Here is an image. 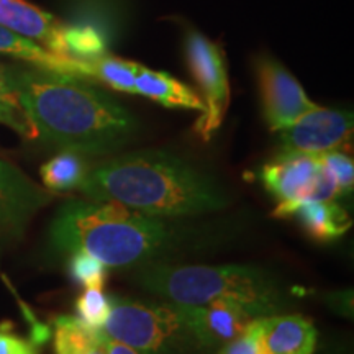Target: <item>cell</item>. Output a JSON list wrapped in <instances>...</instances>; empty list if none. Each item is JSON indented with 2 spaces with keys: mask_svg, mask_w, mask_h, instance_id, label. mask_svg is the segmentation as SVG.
I'll return each mask as SVG.
<instances>
[{
  "mask_svg": "<svg viewBox=\"0 0 354 354\" xmlns=\"http://www.w3.org/2000/svg\"><path fill=\"white\" fill-rule=\"evenodd\" d=\"M10 76L37 138L61 149L104 156L138 133L130 110L87 79L38 68H10Z\"/></svg>",
  "mask_w": 354,
  "mask_h": 354,
  "instance_id": "1",
  "label": "cell"
},
{
  "mask_svg": "<svg viewBox=\"0 0 354 354\" xmlns=\"http://www.w3.org/2000/svg\"><path fill=\"white\" fill-rule=\"evenodd\" d=\"M79 192L113 201L149 216L180 218L221 210L225 190L183 158L159 149L122 154L88 169Z\"/></svg>",
  "mask_w": 354,
  "mask_h": 354,
  "instance_id": "2",
  "label": "cell"
},
{
  "mask_svg": "<svg viewBox=\"0 0 354 354\" xmlns=\"http://www.w3.org/2000/svg\"><path fill=\"white\" fill-rule=\"evenodd\" d=\"M50 240L57 251H84L105 268L123 269L159 263L183 243V236L166 218L113 201L87 198L59 207Z\"/></svg>",
  "mask_w": 354,
  "mask_h": 354,
  "instance_id": "3",
  "label": "cell"
},
{
  "mask_svg": "<svg viewBox=\"0 0 354 354\" xmlns=\"http://www.w3.org/2000/svg\"><path fill=\"white\" fill-rule=\"evenodd\" d=\"M133 279L141 289L167 302L205 305L232 300L254 318L290 308L289 295L277 279L253 266H174L159 261L141 266Z\"/></svg>",
  "mask_w": 354,
  "mask_h": 354,
  "instance_id": "4",
  "label": "cell"
},
{
  "mask_svg": "<svg viewBox=\"0 0 354 354\" xmlns=\"http://www.w3.org/2000/svg\"><path fill=\"white\" fill-rule=\"evenodd\" d=\"M102 331L143 354L205 353L183 307L176 302H145L110 295V313Z\"/></svg>",
  "mask_w": 354,
  "mask_h": 354,
  "instance_id": "5",
  "label": "cell"
},
{
  "mask_svg": "<svg viewBox=\"0 0 354 354\" xmlns=\"http://www.w3.org/2000/svg\"><path fill=\"white\" fill-rule=\"evenodd\" d=\"M184 48L189 71L201 88V99L205 107L196 130L207 141L220 128L230 105L227 64L218 44L194 28L185 33Z\"/></svg>",
  "mask_w": 354,
  "mask_h": 354,
  "instance_id": "6",
  "label": "cell"
},
{
  "mask_svg": "<svg viewBox=\"0 0 354 354\" xmlns=\"http://www.w3.org/2000/svg\"><path fill=\"white\" fill-rule=\"evenodd\" d=\"M353 113L348 110L317 107L282 128L281 153L323 154L339 151L353 136Z\"/></svg>",
  "mask_w": 354,
  "mask_h": 354,
  "instance_id": "7",
  "label": "cell"
},
{
  "mask_svg": "<svg viewBox=\"0 0 354 354\" xmlns=\"http://www.w3.org/2000/svg\"><path fill=\"white\" fill-rule=\"evenodd\" d=\"M256 74H258L264 120L271 131H281L304 113L317 107V104H313L305 94L297 79L272 56H258Z\"/></svg>",
  "mask_w": 354,
  "mask_h": 354,
  "instance_id": "8",
  "label": "cell"
},
{
  "mask_svg": "<svg viewBox=\"0 0 354 354\" xmlns=\"http://www.w3.org/2000/svg\"><path fill=\"white\" fill-rule=\"evenodd\" d=\"M51 201L50 192L0 158V233L20 234L35 214Z\"/></svg>",
  "mask_w": 354,
  "mask_h": 354,
  "instance_id": "9",
  "label": "cell"
},
{
  "mask_svg": "<svg viewBox=\"0 0 354 354\" xmlns=\"http://www.w3.org/2000/svg\"><path fill=\"white\" fill-rule=\"evenodd\" d=\"M320 154L281 153L261 169V180L277 203L313 201Z\"/></svg>",
  "mask_w": 354,
  "mask_h": 354,
  "instance_id": "10",
  "label": "cell"
},
{
  "mask_svg": "<svg viewBox=\"0 0 354 354\" xmlns=\"http://www.w3.org/2000/svg\"><path fill=\"white\" fill-rule=\"evenodd\" d=\"M184 317L192 326L203 351L216 349L248 328L253 315L232 300H214L205 305H185Z\"/></svg>",
  "mask_w": 354,
  "mask_h": 354,
  "instance_id": "11",
  "label": "cell"
},
{
  "mask_svg": "<svg viewBox=\"0 0 354 354\" xmlns=\"http://www.w3.org/2000/svg\"><path fill=\"white\" fill-rule=\"evenodd\" d=\"M259 354H313L318 331L312 320L292 313L258 317L253 320Z\"/></svg>",
  "mask_w": 354,
  "mask_h": 354,
  "instance_id": "12",
  "label": "cell"
},
{
  "mask_svg": "<svg viewBox=\"0 0 354 354\" xmlns=\"http://www.w3.org/2000/svg\"><path fill=\"white\" fill-rule=\"evenodd\" d=\"M0 26L33 39L53 53L68 56L63 41L64 25L26 0H0Z\"/></svg>",
  "mask_w": 354,
  "mask_h": 354,
  "instance_id": "13",
  "label": "cell"
},
{
  "mask_svg": "<svg viewBox=\"0 0 354 354\" xmlns=\"http://www.w3.org/2000/svg\"><path fill=\"white\" fill-rule=\"evenodd\" d=\"M274 216L295 218L312 240L333 241L351 228V218L335 201L277 203Z\"/></svg>",
  "mask_w": 354,
  "mask_h": 354,
  "instance_id": "14",
  "label": "cell"
},
{
  "mask_svg": "<svg viewBox=\"0 0 354 354\" xmlns=\"http://www.w3.org/2000/svg\"><path fill=\"white\" fill-rule=\"evenodd\" d=\"M0 55L25 61L38 69L69 74V76L87 79V81L91 79V68H88L87 61L57 55L33 39L12 32L6 26H0Z\"/></svg>",
  "mask_w": 354,
  "mask_h": 354,
  "instance_id": "15",
  "label": "cell"
},
{
  "mask_svg": "<svg viewBox=\"0 0 354 354\" xmlns=\"http://www.w3.org/2000/svg\"><path fill=\"white\" fill-rule=\"evenodd\" d=\"M135 94L151 99L167 109L197 110L203 113V102L194 88L177 81L167 73H159L138 66L135 77Z\"/></svg>",
  "mask_w": 354,
  "mask_h": 354,
  "instance_id": "16",
  "label": "cell"
},
{
  "mask_svg": "<svg viewBox=\"0 0 354 354\" xmlns=\"http://www.w3.org/2000/svg\"><path fill=\"white\" fill-rule=\"evenodd\" d=\"M56 354H104L102 330L88 328L77 317L55 318Z\"/></svg>",
  "mask_w": 354,
  "mask_h": 354,
  "instance_id": "17",
  "label": "cell"
},
{
  "mask_svg": "<svg viewBox=\"0 0 354 354\" xmlns=\"http://www.w3.org/2000/svg\"><path fill=\"white\" fill-rule=\"evenodd\" d=\"M88 172L84 154L63 149L39 169L44 187L53 192H69L77 189Z\"/></svg>",
  "mask_w": 354,
  "mask_h": 354,
  "instance_id": "18",
  "label": "cell"
},
{
  "mask_svg": "<svg viewBox=\"0 0 354 354\" xmlns=\"http://www.w3.org/2000/svg\"><path fill=\"white\" fill-rule=\"evenodd\" d=\"M87 63L91 68V79L112 87L113 91L135 94V77L140 66L138 63L110 56L107 53L95 59L87 61Z\"/></svg>",
  "mask_w": 354,
  "mask_h": 354,
  "instance_id": "19",
  "label": "cell"
},
{
  "mask_svg": "<svg viewBox=\"0 0 354 354\" xmlns=\"http://www.w3.org/2000/svg\"><path fill=\"white\" fill-rule=\"evenodd\" d=\"M0 123L12 128L24 138H37L28 118L21 110L15 87L12 84L10 68H3L2 64H0Z\"/></svg>",
  "mask_w": 354,
  "mask_h": 354,
  "instance_id": "20",
  "label": "cell"
},
{
  "mask_svg": "<svg viewBox=\"0 0 354 354\" xmlns=\"http://www.w3.org/2000/svg\"><path fill=\"white\" fill-rule=\"evenodd\" d=\"M63 41L66 53L81 61L95 59L105 55V41L94 26H63Z\"/></svg>",
  "mask_w": 354,
  "mask_h": 354,
  "instance_id": "21",
  "label": "cell"
},
{
  "mask_svg": "<svg viewBox=\"0 0 354 354\" xmlns=\"http://www.w3.org/2000/svg\"><path fill=\"white\" fill-rule=\"evenodd\" d=\"M77 318L88 328L102 330L110 313V297L104 289L86 287L76 300Z\"/></svg>",
  "mask_w": 354,
  "mask_h": 354,
  "instance_id": "22",
  "label": "cell"
},
{
  "mask_svg": "<svg viewBox=\"0 0 354 354\" xmlns=\"http://www.w3.org/2000/svg\"><path fill=\"white\" fill-rule=\"evenodd\" d=\"M105 266L95 259L94 256L84 253V251H74L69 258V272L71 276L79 284L84 287H95V289H104L105 279Z\"/></svg>",
  "mask_w": 354,
  "mask_h": 354,
  "instance_id": "23",
  "label": "cell"
},
{
  "mask_svg": "<svg viewBox=\"0 0 354 354\" xmlns=\"http://www.w3.org/2000/svg\"><path fill=\"white\" fill-rule=\"evenodd\" d=\"M323 162L328 167L330 174L338 184L342 196L351 192L354 185V165L353 159L342 151H330L322 154Z\"/></svg>",
  "mask_w": 354,
  "mask_h": 354,
  "instance_id": "24",
  "label": "cell"
},
{
  "mask_svg": "<svg viewBox=\"0 0 354 354\" xmlns=\"http://www.w3.org/2000/svg\"><path fill=\"white\" fill-rule=\"evenodd\" d=\"M253 320H251L248 328L243 331L241 335H238L236 338L232 339V342L220 346L216 354H259Z\"/></svg>",
  "mask_w": 354,
  "mask_h": 354,
  "instance_id": "25",
  "label": "cell"
},
{
  "mask_svg": "<svg viewBox=\"0 0 354 354\" xmlns=\"http://www.w3.org/2000/svg\"><path fill=\"white\" fill-rule=\"evenodd\" d=\"M0 354H39L37 343L21 338L10 330L0 328Z\"/></svg>",
  "mask_w": 354,
  "mask_h": 354,
  "instance_id": "26",
  "label": "cell"
},
{
  "mask_svg": "<svg viewBox=\"0 0 354 354\" xmlns=\"http://www.w3.org/2000/svg\"><path fill=\"white\" fill-rule=\"evenodd\" d=\"M102 346H104V354H143L138 349L118 342V339L110 338L104 331H102Z\"/></svg>",
  "mask_w": 354,
  "mask_h": 354,
  "instance_id": "27",
  "label": "cell"
}]
</instances>
